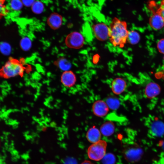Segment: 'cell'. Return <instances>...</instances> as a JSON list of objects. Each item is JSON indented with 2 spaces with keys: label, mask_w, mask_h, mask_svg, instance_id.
Instances as JSON below:
<instances>
[{
  "label": "cell",
  "mask_w": 164,
  "mask_h": 164,
  "mask_svg": "<svg viewBox=\"0 0 164 164\" xmlns=\"http://www.w3.org/2000/svg\"><path fill=\"white\" fill-rule=\"evenodd\" d=\"M109 27V39L114 46L122 48L127 42L129 31L126 22L115 17Z\"/></svg>",
  "instance_id": "cell-1"
},
{
  "label": "cell",
  "mask_w": 164,
  "mask_h": 164,
  "mask_svg": "<svg viewBox=\"0 0 164 164\" xmlns=\"http://www.w3.org/2000/svg\"><path fill=\"white\" fill-rule=\"evenodd\" d=\"M22 60L10 58L0 69V77L8 79L18 76H22L26 68Z\"/></svg>",
  "instance_id": "cell-2"
},
{
  "label": "cell",
  "mask_w": 164,
  "mask_h": 164,
  "mask_svg": "<svg viewBox=\"0 0 164 164\" xmlns=\"http://www.w3.org/2000/svg\"><path fill=\"white\" fill-rule=\"evenodd\" d=\"M107 146L106 142L101 139L92 144L89 147L87 150L89 158L95 161L101 160L106 154Z\"/></svg>",
  "instance_id": "cell-3"
},
{
  "label": "cell",
  "mask_w": 164,
  "mask_h": 164,
  "mask_svg": "<svg viewBox=\"0 0 164 164\" xmlns=\"http://www.w3.org/2000/svg\"><path fill=\"white\" fill-rule=\"evenodd\" d=\"M84 38L82 35L77 32H71L67 36L65 43L69 48L79 49L83 47L84 44Z\"/></svg>",
  "instance_id": "cell-4"
},
{
  "label": "cell",
  "mask_w": 164,
  "mask_h": 164,
  "mask_svg": "<svg viewBox=\"0 0 164 164\" xmlns=\"http://www.w3.org/2000/svg\"><path fill=\"white\" fill-rule=\"evenodd\" d=\"M92 29L96 38L104 41L109 38V27L103 22H99L92 25Z\"/></svg>",
  "instance_id": "cell-5"
},
{
  "label": "cell",
  "mask_w": 164,
  "mask_h": 164,
  "mask_svg": "<svg viewBox=\"0 0 164 164\" xmlns=\"http://www.w3.org/2000/svg\"><path fill=\"white\" fill-rule=\"evenodd\" d=\"M92 110L96 116L102 117L105 116L108 113L109 108L106 102L99 100L94 102L92 106Z\"/></svg>",
  "instance_id": "cell-6"
},
{
  "label": "cell",
  "mask_w": 164,
  "mask_h": 164,
  "mask_svg": "<svg viewBox=\"0 0 164 164\" xmlns=\"http://www.w3.org/2000/svg\"><path fill=\"white\" fill-rule=\"evenodd\" d=\"M127 87L126 81L123 79L117 77L114 79L111 84V89L114 94L119 95L125 91Z\"/></svg>",
  "instance_id": "cell-7"
},
{
  "label": "cell",
  "mask_w": 164,
  "mask_h": 164,
  "mask_svg": "<svg viewBox=\"0 0 164 164\" xmlns=\"http://www.w3.org/2000/svg\"><path fill=\"white\" fill-rule=\"evenodd\" d=\"M76 77L74 73L69 70L64 71L61 77L62 84L67 87L73 86L76 81Z\"/></svg>",
  "instance_id": "cell-8"
},
{
  "label": "cell",
  "mask_w": 164,
  "mask_h": 164,
  "mask_svg": "<svg viewBox=\"0 0 164 164\" xmlns=\"http://www.w3.org/2000/svg\"><path fill=\"white\" fill-rule=\"evenodd\" d=\"M149 24L153 29L158 30L164 26V19L159 14L155 12L149 19Z\"/></svg>",
  "instance_id": "cell-9"
},
{
  "label": "cell",
  "mask_w": 164,
  "mask_h": 164,
  "mask_svg": "<svg viewBox=\"0 0 164 164\" xmlns=\"http://www.w3.org/2000/svg\"><path fill=\"white\" fill-rule=\"evenodd\" d=\"M142 151L138 148L132 147L127 150L125 153L126 159L130 162L137 161L141 155Z\"/></svg>",
  "instance_id": "cell-10"
},
{
  "label": "cell",
  "mask_w": 164,
  "mask_h": 164,
  "mask_svg": "<svg viewBox=\"0 0 164 164\" xmlns=\"http://www.w3.org/2000/svg\"><path fill=\"white\" fill-rule=\"evenodd\" d=\"M101 134L100 130L93 126L87 131L86 137L87 140L92 144L96 142L101 140Z\"/></svg>",
  "instance_id": "cell-11"
},
{
  "label": "cell",
  "mask_w": 164,
  "mask_h": 164,
  "mask_svg": "<svg viewBox=\"0 0 164 164\" xmlns=\"http://www.w3.org/2000/svg\"><path fill=\"white\" fill-rule=\"evenodd\" d=\"M160 91V88L159 85L155 83L151 82L146 86L145 93L149 98H152L158 95Z\"/></svg>",
  "instance_id": "cell-12"
},
{
  "label": "cell",
  "mask_w": 164,
  "mask_h": 164,
  "mask_svg": "<svg viewBox=\"0 0 164 164\" xmlns=\"http://www.w3.org/2000/svg\"><path fill=\"white\" fill-rule=\"evenodd\" d=\"M115 127L114 123L111 121H107L101 126L100 131L104 136L108 137L114 133Z\"/></svg>",
  "instance_id": "cell-13"
},
{
  "label": "cell",
  "mask_w": 164,
  "mask_h": 164,
  "mask_svg": "<svg viewBox=\"0 0 164 164\" xmlns=\"http://www.w3.org/2000/svg\"><path fill=\"white\" fill-rule=\"evenodd\" d=\"M61 17L57 14H53L51 15L47 20V24L50 27L54 30L59 29L61 26Z\"/></svg>",
  "instance_id": "cell-14"
},
{
  "label": "cell",
  "mask_w": 164,
  "mask_h": 164,
  "mask_svg": "<svg viewBox=\"0 0 164 164\" xmlns=\"http://www.w3.org/2000/svg\"><path fill=\"white\" fill-rule=\"evenodd\" d=\"M151 130L155 135L161 136L164 133V124L160 121H155L152 124Z\"/></svg>",
  "instance_id": "cell-15"
},
{
  "label": "cell",
  "mask_w": 164,
  "mask_h": 164,
  "mask_svg": "<svg viewBox=\"0 0 164 164\" xmlns=\"http://www.w3.org/2000/svg\"><path fill=\"white\" fill-rule=\"evenodd\" d=\"M56 65L59 68L64 71L69 70L71 65L69 62L66 59L61 57L58 59L55 62Z\"/></svg>",
  "instance_id": "cell-16"
},
{
  "label": "cell",
  "mask_w": 164,
  "mask_h": 164,
  "mask_svg": "<svg viewBox=\"0 0 164 164\" xmlns=\"http://www.w3.org/2000/svg\"><path fill=\"white\" fill-rule=\"evenodd\" d=\"M105 102L109 108L112 110L117 109L120 105L119 101L115 97H109L106 99Z\"/></svg>",
  "instance_id": "cell-17"
},
{
  "label": "cell",
  "mask_w": 164,
  "mask_h": 164,
  "mask_svg": "<svg viewBox=\"0 0 164 164\" xmlns=\"http://www.w3.org/2000/svg\"><path fill=\"white\" fill-rule=\"evenodd\" d=\"M140 39L139 33L136 31L132 30L129 32L127 42L132 45L137 43L139 41Z\"/></svg>",
  "instance_id": "cell-18"
},
{
  "label": "cell",
  "mask_w": 164,
  "mask_h": 164,
  "mask_svg": "<svg viewBox=\"0 0 164 164\" xmlns=\"http://www.w3.org/2000/svg\"><path fill=\"white\" fill-rule=\"evenodd\" d=\"M101 160L103 164H114L116 158L114 154L108 153L106 154Z\"/></svg>",
  "instance_id": "cell-19"
},
{
  "label": "cell",
  "mask_w": 164,
  "mask_h": 164,
  "mask_svg": "<svg viewBox=\"0 0 164 164\" xmlns=\"http://www.w3.org/2000/svg\"><path fill=\"white\" fill-rule=\"evenodd\" d=\"M32 46L31 40L28 37H24L21 42V46L23 50H29Z\"/></svg>",
  "instance_id": "cell-20"
},
{
  "label": "cell",
  "mask_w": 164,
  "mask_h": 164,
  "mask_svg": "<svg viewBox=\"0 0 164 164\" xmlns=\"http://www.w3.org/2000/svg\"><path fill=\"white\" fill-rule=\"evenodd\" d=\"M5 0H0V19L6 15L9 11L4 5Z\"/></svg>",
  "instance_id": "cell-21"
},
{
  "label": "cell",
  "mask_w": 164,
  "mask_h": 164,
  "mask_svg": "<svg viewBox=\"0 0 164 164\" xmlns=\"http://www.w3.org/2000/svg\"><path fill=\"white\" fill-rule=\"evenodd\" d=\"M155 12L160 15L164 19V0H162L161 2L159 7Z\"/></svg>",
  "instance_id": "cell-22"
},
{
  "label": "cell",
  "mask_w": 164,
  "mask_h": 164,
  "mask_svg": "<svg viewBox=\"0 0 164 164\" xmlns=\"http://www.w3.org/2000/svg\"><path fill=\"white\" fill-rule=\"evenodd\" d=\"M63 164H78L77 162L74 158L69 157L64 160Z\"/></svg>",
  "instance_id": "cell-23"
},
{
  "label": "cell",
  "mask_w": 164,
  "mask_h": 164,
  "mask_svg": "<svg viewBox=\"0 0 164 164\" xmlns=\"http://www.w3.org/2000/svg\"><path fill=\"white\" fill-rule=\"evenodd\" d=\"M157 47L160 53L164 54V39L159 41L157 44Z\"/></svg>",
  "instance_id": "cell-24"
},
{
  "label": "cell",
  "mask_w": 164,
  "mask_h": 164,
  "mask_svg": "<svg viewBox=\"0 0 164 164\" xmlns=\"http://www.w3.org/2000/svg\"><path fill=\"white\" fill-rule=\"evenodd\" d=\"M11 5L14 9H18L21 7V4L18 0H11Z\"/></svg>",
  "instance_id": "cell-25"
},
{
  "label": "cell",
  "mask_w": 164,
  "mask_h": 164,
  "mask_svg": "<svg viewBox=\"0 0 164 164\" xmlns=\"http://www.w3.org/2000/svg\"><path fill=\"white\" fill-rule=\"evenodd\" d=\"M81 164H94L90 161L86 160L84 161Z\"/></svg>",
  "instance_id": "cell-26"
},
{
  "label": "cell",
  "mask_w": 164,
  "mask_h": 164,
  "mask_svg": "<svg viewBox=\"0 0 164 164\" xmlns=\"http://www.w3.org/2000/svg\"></svg>",
  "instance_id": "cell-27"
}]
</instances>
